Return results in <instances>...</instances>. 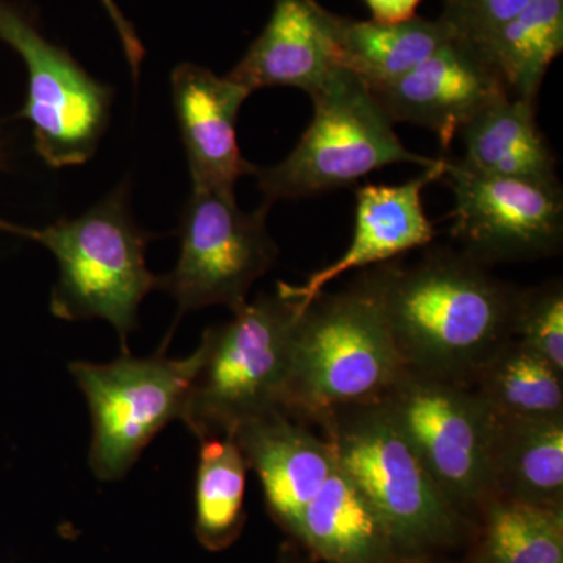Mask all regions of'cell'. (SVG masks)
I'll list each match as a JSON object with an SVG mask.
<instances>
[{"label":"cell","instance_id":"obj_1","mask_svg":"<svg viewBox=\"0 0 563 563\" xmlns=\"http://www.w3.org/2000/svg\"><path fill=\"white\" fill-rule=\"evenodd\" d=\"M407 368L472 384L484 363L514 339L520 291L463 252L426 254L417 265L369 273Z\"/></svg>","mask_w":563,"mask_h":563},{"label":"cell","instance_id":"obj_2","mask_svg":"<svg viewBox=\"0 0 563 563\" xmlns=\"http://www.w3.org/2000/svg\"><path fill=\"white\" fill-rule=\"evenodd\" d=\"M406 369L368 274L346 291L320 292L302 310L285 413L320 422L380 402Z\"/></svg>","mask_w":563,"mask_h":563},{"label":"cell","instance_id":"obj_3","mask_svg":"<svg viewBox=\"0 0 563 563\" xmlns=\"http://www.w3.org/2000/svg\"><path fill=\"white\" fill-rule=\"evenodd\" d=\"M128 181L77 218H62L44 229H24L25 239L43 244L58 262L51 313L65 321L106 320L129 354V336L139 328V309L158 276L146 265L154 233L143 231L129 207Z\"/></svg>","mask_w":563,"mask_h":563},{"label":"cell","instance_id":"obj_4","mask_svg":"<svg viewBox=\"0 0 563 563\" xmlns=\"http://www.w3.org/2000/svg\"><path fill=\"white\" fill-rule=\"evenodd\" d=\"M301 303L277 284L203 332L206 355L184 418L196 439L232 435L242 422L285 412Z\"/></svg>","mask_w":563,"mask_h":563},{"label":"cell","instance_id":"obj_5","mask_svg":"<svg viewBox=\"0 0 563 563\" xmlns=\"http://www.w3.org/2000/svg\"><path fill=\"white\" fill-rule=\"evenodd\" d=\"M336 465L361 488L387 526L401 561L450 547L461 515L383 404L335 410L320 421Z\"/></svg>","mask_w":563,"mask_h":563},{"label":"cell","instance_id":"obj_6","mask_svg":"<svg viewBox=\"0 0 563 563\" xmlns=\"http://www.w3.org/2000/svg\"><path fill=\"white\" fill-rule=\"evenodd\" d=\"M310 98L313 120L291 154L252 173L268 206L351 187L385 166L410 163L424 169L440 161L407 150L372 92L347 70L340 69Z\"/></svg>","mask_w":563,"mask_h":563},{"label":"cell","instance_id":"obj_7","mask_svg":"<svg viewBox=\"0 0 563 563\" xmlns=\"http://www.w3.org/2000/svg\"><path fill=\"white\" fill-rule=\"evenodd\" d=\"M206 346L184 358L122 354L110 363L73 362V374L90 407V466L101 481H118L169 422L181 420Z\"/></svg>","mask_w":563,"mask_h":563},{"label":"cell","instance_id":"obj_8","mask_svg":"<svg viewBox=\"0 0 563 563\" xmlns=\"http://www.w3.org/2000/svg\"><path fill=\"white\" fill-rule=\"evenodd\" d=\"M380 404L455 509L490 501L496 421L472 385L407 368Z\"/></svg>","mask_w":563,"mask_h":563},{"label":"cell","instance_id":"obj_9","mask_svg":"<svg viewBox=\"0 0 563 563\" xmlns=\"http://www.w3.org/2000/svg\"><path fill=\"white\" fill-rule=\"evenodd\" d=\"M269 209L263 202L243 211L235 191L191 187L180 217L179 261L157 282V290L177 302V317L211 306H225L232 313L242 309L252 285L279 255L266 225Z\"/></svg>","mask_w":563,"mask_h":563},{"label":"cell","instance_id":"obj_10","mask_svg":"<svg viewBox=\"0 0 563 563\" xmlns=\"http://www.w3.org/2000/svg\"><path fill=\"white\" fill-rule=\"evenodd\" d=\"M0 41L27 68V98L16 118L31 122L43 162L51 168H69L90 161L109 125L113 88L47 40L11 0H0Z\"/></svg>","mask_w":563,"mask_h":563},{"label":"cell","instance_id":"obj_11","mask_svg":"<svg viewBox=\"0 0 563 563\" xmlns=\"http://www.w3.org/2000/svg\"><path fill=\"white\" fill-rule=\"evenodd\" d=\"M444 179L454 192L451 235L481 265L536 261L561 251V187L485 176L446 158Z\"/></svg>","mask_w":563,"mask_h":563},{"label":"cell","instance_id":"obj_12","mask_svg":"<svg viewBox=\"0 0 563 563\" xmlns=\"http://www.w3.org/2000/svg\"><path fill=\"white\" fill-rule=\"evenodd\" d=\"M368 91L393 124L428 129L444 152L481 111L510 96L476 44L459 36L401 79Z\"/></svg>","mask_w":563,"mask_h":563},{"label":"cell","instance_id":"obj_13","mask_svg":"<svg viewBox=\"0 0 563 563\" xmlns=\"http://www.w3.org/2000/svg\"><path fill=\"white\" fill-rule=\"evenodd\" d=\"M446 158L424 168L421 176L401 185H365L355 190V222L347 251L332 265L314 272L306 284L280 287L298 299L301 310L317 298L325 285L351 269L384 265L404 252L428 246L435 239L432 221L426 217L422 191L442 179Z\"/></svg>","mask_w":563,"mask_h":563},{"label":"cell","instance_id":"obj_14","mask_svg":"<svg viewBox=\"0 0 563 563\" xmlns=\"http://www.w3.org/2000/svg\"><path fill=\"white\" fill-rule=\"evenodd\" d=\"M172 91L191 187L235 191L255 168L236 141L240 110L252 92L195 63L174 68Z\"/></svg>","mask_w":563,"mask_h":563},{"label":"cell","instance_id":"obj_15","mask_svg":"<svg viewBox=\"0 0 563 563\" xmlns=\"http://www.w3.org/2000/svg\"><path fill=\"white\" fill-rule=\"evenodd\" d=\"M335 13L317 0H274L261 35L229 79L251 92L261 88H299L312 96L339 73Z\"/></svg>","mask_w":563,"mask_h":563},{"label":"cell","instance_id":"obj_16","mask_svg":"<svg viewBox=\"0 0 563 563\" xmlns=\"http://www.w3.org/2000/svg\"><path fill=\"white\" fill-rule=\"evenodd\" d=\"M232 437L261 477L269 514L296 536L303 510L335 472L331 444L280 410L242 422Z\"/></svg>","mask_w":563,"mask_h":563},{"label":"cell","instance_id":"obj_17","mask_svg":"<svg viewBox=\"0 0 563 563\" xmlns=\"http://www.w3.org/2000/svg\"><path fill=\"white\" fill-rule=\"evenodd\" d=\"M536 102L504 98L473 118L459 136L465 168L485 176L561 187L558 158L536 120Z\"/></svg>","mask_w":563,"mask_h":563},{"label":"cell","instance_id":"obj_18","mask_svg":"<svg viewBox=\"0 0 563 563\" xmlns=\"http://www.w3.org/2000/svg\"><path fill=\"white\" fill-rule=\"evenodd\" d=\"M296 539L329 563H399L387 526L336 465L303 510Z\"/></svg>","mask_w":563,"mask_h":563},{"label":"cell","instance_id":"obj_19","mask_svg":"<svg viewBox=\"0 0 563 563\" xmlns=\"http://www.w3.org/2000/svg\"><path fill=\"white\" fill-rule=\"evenodd\" d=\"M495 421L493 498L563 509V417Z\"/></svg>","mask_w":563,"mask_h":563},{"label":"cell","instance_id":"obj_20","mask_svg":"<svg viewBox=\"0 0 563 563\" xmlns=\"http://www.w3.org/2000/svg\"><path fill=\"white\" fill-rule=\"evenodd\" d=\"M333 29L340 68L368 90L401 79L454 36L443 21L420 16L383 24L335 14Z\"/></svg>","mask_w":563,"mask_h":563},{"label":"cell","instance_id":"obj_21","mask_svg":"<svg viewBox=\"0 0 563 563\" xmlns=\"http://www.w3.org/2000/svg\"><path fill=\"white\" fill-rule=\"evenodd\" d=\"M476 46L510 96L537 103L544 76L563 51V0H531Z\"/></svg>","mask_w":563,"mask_h":563},{"label":"cell","instance_id":"obj_22","mask_svg":"<svg viewBox=\"0 0 563 563\" xmlns=\"http://www.w3.org/2000/svg\"><path fill=\"white\" fill-rule=\"evenodd\" d=\"M562 379V373L512 339L470 385L496 420H539L563 417Z\"/></svg>","mask_w":563,"mask_h":563},{"label":"cell","instance_id":"obj_23","mask_svg":"<svg viewBox=\"0 0 563 563\" xmlns=\"http://www.w3.org/2000/svg\"><path fill=\"white\" fill-rule=\"evenodd\" d=\"M195 532L209 551L231 547L244 528L247 462L232 435L199 440Z\"/></svg>","mask_w":563,"mask_h":563},{"label":"cell","instance_id":"obj_24","mask_svg":"<svg viewBox=\"0 0 563 563\" xmlns=\"http://www.w3.org/2000/svg\"><path fill=\"white\" fill-rule=\"evenodd\" d=\"M481 563H563V509L492 498Z\"/></svg>","mask_w":563,"mask_h":563},{"label":"cell","instance_id":"obj_25","mask_svg":"<svg viewBox=\"0 0 563 563\" xmlns=\"http://www.w3.org/2000/svg\"><path fill=\"white\" fill-rule=\"evenodd\" d=\"M514 340L563 374V287L553 280L521 290L514 318Z\"/></svg>","mask_w":563,"mask_h":563},{"label":"cell","instance_id":"obj_26","mask_svg":"<svg viewBox=\"0 0 563 563\" xmlns=\"http://www.w3.org/2000/svg\"><path fill=\"white\" fill-rule=\"evenodd\" d=\"M529 2L531 0H443L439 20L454 36L481 44L517 16Z\"/></svg>","mask_w":563,"mask_h":563},{"label":"cell","instance_id":"obj_27","mask_svg":"<svg viewBox=\"0 0 563 563\" xmlns=\"http://www.w3.org/2000/svg\"><path fill=\"white\" fill-rule=\"evenodd\" d=\"M99 2L102 3L110 21L113 22L114 29H117L118 38L121 41L122 51H124L125 58H128L129 66H131L133 79L139 80L141 65L144 60V47L139 35H136L135 29H133L131 22L125 20L114 0H99Z\"/></svg>","mask_w":563,"mask_h":563},{"label":"cell","instance_id":"obj_28","mask_svg":"<svg viewBox=\"0 0 563 563\" xmlns=\"http://www.w3.org/2000/svg\"><path fill=\"white\" fill-rule=\"evenodd\" d=\"M372 11L373 21L396 24L417 16L422 0H363Z\"/></svg>","mask_w":563,"mask_h":563},{"label":"cell","instance_id":"obj_29","mask_svg":"<svg viewBox=\"0 0 563 563\" xmlns=\"http://www.w3.org/2000/svg\"><path fill=\"white\" fill-rule=\"evenodd\" d=\"M5 165V151H3L2 141H0V169ZM25 228H21V225L11 224V222H7L0 220V232H9L14 233V235L22 236Z\"/></svg>","mask_w":563,"mask_h":563},{"label":"cell","instance_id":"obj_30","mask_svg":"<svg viewBox=\"0 0 563 563\" xmlns=\"http://www.w3.org/2000/svg\"><path fill=\"white\" fill-rule=\"evenodd\" d=\"M284 563H296L291 561V558L284 559Z\"/></svg>","mask_w":563,"mask_h":563}]
</instances>
